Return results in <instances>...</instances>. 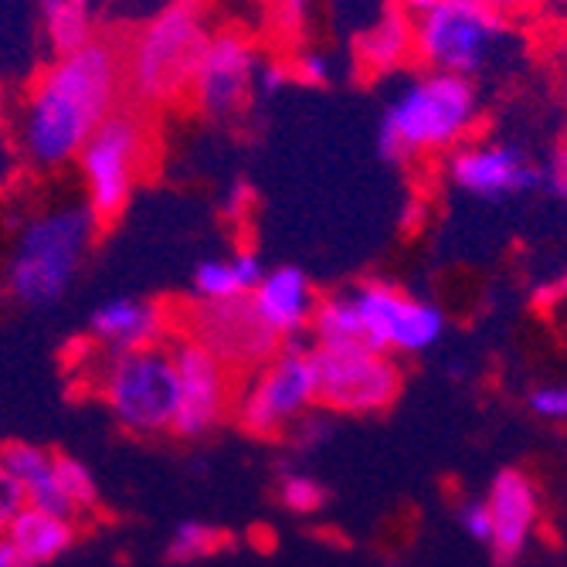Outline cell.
<instances>
[{"label": "cell", "mask_w": 567, "mask_h": 567, "mask_svg": "<svg viewBox=\"0 0 567 567\" xmlns=\"http://www.w3.org/2000/svg\"><path fill=\"white\" fill-rule=\"evenodd\" d=\"M123 89V55L102 38L51 59L31 82L18 116L28 164L59 171L79 161L89 136L120 110Z\"/></svg>", "instance_id": "obj_1"}, {"label": "cell", "mask_w": 567, "mask_h": 567, "mask_svg": "<svg viewBox=\"0 0 567 567\" xmlns=\"http://www.w3.org/2000/svg\"><path fill=\"white\" fill-rule=\"evenodd\" d=\"M480 120V95L470 79L422 72L388 102L378 150L391 164L455 150Z\"/></svg>", "instance_id": "obj_2"}, {"label": "cell", "mask_w": 567, "mask_h": 567, "mask_svg": "<svg viewBox=\"0 0 567 567\" xmlns=\"http://www.w3.org/2000/svg\"><path fill=\"white\" fill-rule=\"evenodd\" d=\"M208 38L200 0H171L130 41L123 55L126 89L143 106H171L184 99Z\"/></svg>", "instance_id": "obj_3"}, {"label": "cell", "mask_w": 567, "mask_h": 567, "mask_svg": "<svg viewBox=\"0 0 567 567\" xmlns=\"http://www.w3.org/2000/svg\"><path fill=\"white\" fill-rule=\"evenodd\" d=\"M89 381L130 435L150 439L174 429L181 388L171 340L123 353L99 350Z\"/></svg>", "instance_id": "obj_4"}, {"label": "cell", "mask_w": 567, "mask_h": 567, "mask_svg": "<svg viewBox=\"0 0 567 567\" xmlns=\"http://www.w3.org/2000/svg\"><path fill=\"white\" fill-rule=\"evenodd\" d=\"M99 221L89 208H59L31 218L14 245L8 289L24 306H55L75 282L95 241Z\"/></svg>", "instance_id": "obj_5"}, {"label": "cell", "mask_w": 567, "mask_h": 567, "mask_svg": "<svg viewBox=\"0 0 567 567\" xmlns=\"http://www.w3.org/2000/svg\"><path fill=\"white\" fill-rule=\"evenodd\" d=\"M150 161V130L143 116L116 110L79 153L85 184V208L99 225L116 221L136 190V181Z\"/></svg>", "instance_id": "obj_6"}, {"label": "cell", "mask_w": 567, "mask_h": 567, "mask_svg": "<svg viewBox=\"0 0 567 567\" xmlns=\"http://www.w3.org/2000/svg\"><path fill=\"white\" fill-rule=\"evenodd\" d=\"M415 59L429 72L473 79L506 34V18L476 0H442L415 21Z\"/></svg>", "instance_id": "obj_7"}, {"label": "cell", "mask_w": 567, "mask_h": 567, "mask_svg": "<svg viewBox=\"0 0 567 567\" xmlns=\"http://www.w3.org/2000/svg\"><path fill=\"white\" fill-rule=\"evenodd\" d=\"M317 404L309 350L279 347L262 368L238 378L231 415L255 439H279Z\"/></svg>", "instance_id": "obj_8"}, {"label": "cell", "mask_w": 567, "mask_h": 567, "mask_svg": "<svg viewBox=\"0 0 567 567\" xmlns=\"http://www.w3.org/2000/svg\"><path fill=\"white\" fill-rule=\"evenodd\" d=\"M317 404L337 415H378L401 394V371L391 353L368 343L309 347Z\"/></svg>", "instance_id": "obj_9"}, {"label": "cell", "mask_w": 567, "mask_h": 567, "mask_svg": "<svg viewBox=\"0 0 567 567\" xmlns=\"http://www.w3.org/2000/svg\"><path fill=\"white\" fill-rule=\"evenodd\" d=\"M171 320H174V333L200 343L238 378L262 368L282 347V340L262 323L259 313H255L248 296L221 299V302L194 299L190 306L174 309Z\"/></svg>", "instance_id": "obj_10"}, {"label": "cell", "mask_w": 567, "mask_h": 567, "mask_svg": "<svg viewBox=\"0 0 567 567\" xmlns=\"http://www.w3.org/2000/svg\"><path fill=\"white\" fill-rule=\"evenodd\" d=\"M364 343L381 353H422L445 333V313L439 306L408 296L388 282H364L350 289Z\"/></svg>", "instance_id": "obj_11"}, {"label": "cell", "mask_w": 567, "mask_h": 567, "mask_svg": "<svg viewBox=\"0 0 567 567\" xmlns=\"http://www.w3.org/2000/svg\"><path fill=\"white\" fill-rule=\"evenodd\" d=\"M174 360H177V419L171 435L177 439H204L212 435L235 408L238 394V374H231L215 353H208L200 343L171 333Z\"/></svg>", "instance_id": "obj_12"}, {"label": "cell", "mask_w": 567, "mask_h": 567, "mask_svg": "<svg viewBox=\"0 0 567 567\" xmlns=\"http://www.w3.org/2000/svg\"><path fill=\"white\" fill-rule=\"evenodd\" d=\"M255 69H259V55L251 41L238 31H218L200 51L187 95L204 116H235L248 95H255Z\"/></svg>", "instance_id": "obj_13"}, {"label": "cell", "mask_w": 567, "mask_h": 567, "mask_svg": "<svg viewBox=\"0 0 567 567\" xmlns=\"http://www.w3.org/2000/svg\"><path fill=\"white\" fill-rule=\"evenodd\" d=\"M449 181L470 197L506 200V197H524L544 187V171L517 146L473 143V146H458L452 153Z\"/></svg>", "instance_id": "obj_14"}, {"label": "cell", "mask_w": 567, "mask_h": 567, "mask_svg": "<svg viewBox=\"0 0 567 567\" xmlns=\"http://www.w3.org/2000/svg\"><path fill=\"white\" fill-rule=\"evenodd\" d=\"M486 506L493 517L489 554L499 567H513L524 557V550L534 537L537 517H540L537 486L520 470H503L489 483Z\"/></svg>", "instance_id": "obj_15"}, {"label": "cell", "mask_w": 567, "mask_h": 567, "mask_svg": "<svg viewBox=\"0 0 567 567\" xmlns=\"http://www.w3.org/2000/svg\"><path fill=\"white\" fill-rule=\"evenodd\" d=\"M171 333H174L171 309L150 299H133V296L102 302L89 320V340L99 350H110V353L164 343L171 340Z\"/></svg>", "instance_id": "obj_16"}, {"label": "cell", "mask_w": 567, "mask_h": 567, "mask_svg": "<svg viewBox=\"0 0 567 567\" xmlns=\"http://www.w3.org/2000/svg\"><path fill=\"white\" fill-rule=\"evenodd\" d=\"M248 299L255 306V313L262 317V323L279 340H292V337L306 333L309 320H313V309H317L313 282H309V276L296 266L266 269L262 282L251 289Z\"/></svg>", "instance_id": "obj_17"}, {"label": "cell", "mask_w": 567, "mask_h": 567, "mask_svg": "<svg viewBox=\"0 0 567 567\" xmlns=\"http://www.w3.org/2000/svg\"><path fill=\"white\" fill-rule=\"evenodd\" d=\"M4 537L14 544L18 557L24 567H41L59 560L62 554H69L79 540V524L69 517H59V513H48L38 506H24L18 517L11 520V527L4 530Z\"/></svg>", "instance_id": "obj_18"}, {"label": "cell", "mask_w": 567, "mask_h": 567, "mask_svg": "<svg viewBox=\"0 0 567 567\" xmlns=\"http://www.w3.org/2000/svg\"><path fill=\"white\" fill-rule=\"evenodd\" d=\"M415 55V24L398 8L381 14L357 38V62L371 75H388Z\"/></svg>", "instance_id": "obj_19"}, {"label": "cell", "mask_w": 567, "mask_h": 567, "mask_svg": "<svg viewBox=\"0 0 567 567\" xmlns=\"http://www.w3.org/2000/svg\"><path fill=\"white\" fill-rule=\"evenodd\" d=\"M262 276L266 266L255 251H238L228 255V259H208L194 272V299L221 302V299L251 296V289L262 282Z\"/></svg>", "instance_id": "obj_20"}, {"label": "cell", "mask_w": 567, "mask_h": 567, "mask_svg": "<svg viewBox=\"0 0 567 567\" xmlns=\"http://www.w3.org/2000/svg\"><path fill=\"white\" fill-rule=\"evenodd\" d=\"M38 14L55 55L92 41V0H38Z\"/></svg>", "instance_id": "obj_21"}, {"label": "cell", "mask_w": 567, "mask_h": 567, "mask_svg": "<svg viewBox=\"0 0 567 567\" xmlns=\"http://www.w3.org/2000/svg\"><path fill=\"white\" fill-rule=\"evenodd\" d=\"M309 333H313L317 347L364 343V330H360V317H357V306H353L350 292L317 299L313 320H309Z\"/></svg>", "instance_id": "obj_22"}, {"label": "cell", "mask_w": 567, "mask_h": 567, "mask_svg": "<svg viewBox=\"0 0 567 567\" xmlns=\"http://www.w3.org/2000/svg\"><path fill=\"white\" fill-rule=\"evenodd\" d=\"M55 483H59L62 499H65L69 509H72V520H75V524L85 520V517H92V513H99V506H102L99 483H95V476L89 473V466H82L79 458L55 452Z\"/></svg>", "instance_id": "obj_23"}, {"label": "cell", "mask_w": 567, "mask_h": 567, "mask_svg": "<svg viewBox=\"0 0 567 567\" xmlns=\"http://www.w3.org/2000/svg\"><path fill=\"white\" fill-rule=\"evenodd\" d=\"M228 544H231V537L221 527H212L204 520H184V524H177V530L167 540V560L171 564H197V560L215 557Z\"/></svg>", "instance_id": "obj_24"}, {"label": "cell", "mask_w": 567, "mask_h": 567, "mask_svg": "<svg viewBox=\"0 0 567 567\" xmlns=\"http://www.w3.org/2000/svg\"><path fill=\"white\" fill-rule=\"evenodd\" d=\"M279 503H282L289 513L309 517V513L323 509L327 489H323V483H317L313 476H306V473H282V476H279Z\"/></svg>", "instance_id": "obj_25"}, {"label": "cell", "mask_w": 567, "mask_h": 567, "mask_svg": "<svg viewBox=\"0 0 567 567\" xmlns=\"http://www.w3.org/2000/svg\"><path fill=\"white\" fill-rule=\"evenodd\" d=\"M527 408L544 422H567V384H540L530 391Z\"/></svg>", "instance_id": "obj_26"}, {"label": "cell", "mask_w": 567, "mask_h": 567, "mask_svg": "<svg viewBox=\"0 0 567 567\" xmlns=\"http://www.w3.org/2000/svg\"><path fill=\"white\" fill-rule=\"evenodd\" d=\"M458 524L466 530L476 544H489L493 537V517H489V506L486 499H466L458 506Z\"/></svg>", "instance_id": "obj_27"}, {"label": "cell", "mask_w": 567, "mask_h": 567, "mask_svg": "<svg viewBox=\"0 0 567 567\" xmlns=\"http://www.w3.org/2000/svg\"><path fill=\"white\" fill-rule=\"evenodd\" d=\"M24 506H28L24 486L8 470H0V534L11 527V520L18 517Z\"/></svg>", "instance_id": "obj_28"}, {"label": "cell", "mask_w": 567, "mask_h": 567, "mask_svg": "<svg viewBox=\"0 0 567 567\" xmlns=\"http://www.w3.org/2000/svg\"><path fill=\"white\" fill-rule=\"evenodd\" d=\"M292 79L302 82V85H327L330 82V62H327V55H320V51H302V55H296Z\"/></svg>", "instance_id": "obj_29"}, {"label": "cell", "mask_w": 567, "mask_h": 567, "mask_svg": "<svg viewBox=\"0 0 567 567\" xmlns=\"http://www.w3.org/2000/svg\"><path fill=\"white\" fill-rule=\"evenodd\" d=\"M289 82H292V69H286L279 62H272V65L259 62V69H255V95H262V99L279 95Z\"/></svg>", "instance_id": "obj_30"}, {"label": "cell", "mask_w": 567, "mask_h": 567, "mask_svg": "<svg viewBox=\"0 0 567 567\" xmlns=\"http://www.w3.org/2000/svg\"><path fill=\"white\" fill-rule=\"evenodd\" d=\"M544 184H547L550 194L567 197V146H560L554 157H550V164L544 171Z\"/></svg>", "instance_id": "obj_31"}, {"label": "cell", "mask_w": 567, "mask_h": 567, "mask_svg": "<svg viewBox=\"0 0 567 567\" xmlns=\"http://www.w3.org/2000/svg\"><path fill=\"white\" fill-rule=\"evenodd\" d=\"M476 4H483V8H489V11H496V14L509 18V14H527V11H537V8L550 4V0H476Z\"/></svg>", "instance_id": "obj_32"}, {"label": "cell", "mask_w": 567, "mask_h": 567, "mask_svg": "<svg viewBox=\"0 0 567 567\" xmlns=\"http://www.w3.org/2000/svg\"><path fill=\"white\" fill-rule=\"evenodd\" d=\"M282 11H286V24L289 28H299L306 11H309V0H282Z\"/></svg>", "instance_id": "obj_33"}, {"label": "cell", "mask_w": 567, "mask_h": 567, "mask_svg": "<svg viewBox=\"0 0 567 567\" xmlns=\"http://www.w3.org/2000/svg\"><path fill=\"white\" fill-rule=\"evenodd\" d=\"M435 4H442V0H398V8H401L408 18H419V14L432 11Z\"/></svg>", "instance_id": "obj_34"}, {"label": "cell", "mask_w": 567, "mask_h": 567, "mask_svg": "<svg viewBox=\"0 0 567 567\" xmlns=\"http://www.w3.org/2000/svg\"><path fill=\"white\" fill-rule=\"evenodd\" d=\"M0 567H24L21 557H18V550H14V544L4 534H0Z\"/></svg>", "instance_id": "obj_35"}, {"label": "cell", "mask_w": 567, "mask_h": 567, "mask_svg": "<svg viewBox=\"0 0 567 567\" xmlns=\"http://www.w3.org/2000/svg\"><path fill=\"white\" fill-rule=\"evenodd\" d=\"M564 62H567V38H564Z\"/></svg>", "instance_id": "obj_36"}, {"label": "cell", "mask_w": 567, "mask_h": 567, "mask_svg": "<svg viewBox=\"0 0 567 567\" xmlns=\"http://www.w3.org/2000/svg\"><path fill=\"white\" fill-rule=\"evenodd\" d=\"M564 8H567V0H564Z\"/></svg>", "instance_id": "obj_37"}]
</instances>
